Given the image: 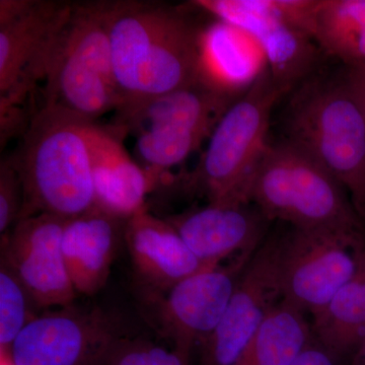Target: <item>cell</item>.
Listing matches in <instances>:
<instances>
[{"instance_id":"obj_1","label":"cell","mask_w":365,"mask_h":365,"mask_svg":"<svg viewBox=\"0 0 365 365\" xmlns=\"http://www.w3.org/2000/svg\"><path fill=\"white\" fill-rule=\"evenodd\" d=\"M104 4L120 107L206 78L204 32L182 7L134 0Z\"/></svg>"},{"instance_id":"obj_2","label":"cell","mask_w":365,"mask_h":365,"mask_svg":"<svg viewBox=\"0 0 365 365\" xmlns=\"http://www.w3.org/2000/svg\"><path fill=\"white\" fill-rule=\"evenodd\" d=\"M93 123L54 105L34 113L11 155L23 186L21 220L47 213L68 220L93 207Z\"/></svg>"},{"instance_id":"obj_3","label":"cell","mask_w":365,"mask_h":365,"mask_svg":"<svg viewBox=\"0 0 365 365\" xmlns=\"http://www.w3.org/2000/svg\"><path fill=\"white\" fill-rule=\"evenodd\" d=\"M250 201L270 220L341 235L365 245V223L340 182L316 158L284 138L269 143Z\"/></svg>"},{"instance_id":"obj_4","label":"cell","mask_w":365,"mask_h":365,"mask_svg":"<svg viewBox=\"0 0 365 365\" xmlns=\"http://www.w3.org/2000/svg\"><path fill=\"white\" fill-rule=\"evenodd\" d=\"M285 130L340 182L365 223V115L342 74L302 81L288 104Z\"/></svg>"},{"instance_id":"obj_5","label":"cell","mask_w":365,"mask_h":365,"mask_svg":"<svg viewBox=\"0 0 365 365\" xmlns=\"http://www.w3.org/2000/svg\"><path fill=\"white\" fill-rule=\"evenodd\" d=\"M282 95L266 66L220 118L200 162L180 182L184 191L208 202H251L252 182L270 143L271 114Z\"/></svg>"},{"instance_id":"obj_6","label":"cell","mask_w":365,"mask_h":365,"mask_svg":"<svg viewBox=\"0 0 365 365\" xmlns=\"http://www.w3.org/2000/svg\"><path fill=\"white\" fill-rule=\"evenodd\" d=\"M242 93L204 78L160 97L122 106L116 126L135 135L136 155L143 168L163 177L209 139Z\"/></svg>"},{"instance_id":"obj_7","label":"cell","mask_w":365,"mask_h":365,"mask_svg":"<svg viewBox=\"0 0 365 365\" xmlns=\"http://www.w3.org/2000/svg\"><path fill=\"white\" fill-rule=\"evenodd\" d=\"M44 104L95 122L122 100L113 72L104 1L72 4L45 76Z\"/></svg>"},{"instance_id":"obj_8","label":"cell","mask_w":365,"mask_h":365,"mask_svg":"<svg viewBox=\"0 0 365 365\" xmlns=\"http://www.w3.org/2000/svg\"><path fill=\"white\" fill-rule=\"evenodd\" d=\"M127 335L114 314L72 304L34 317L4 354L11 365H106Z\"/></svg>"},{"instance_id":"obj_9","label":"cell","mask_w":365,"mask_h":365,"mask_svg":"<svg viewBox=\"0 0 365 365\" xmlns=\"http://www.w3.org/2000/svg\"><path fill=\"white\" fill-rule=\"evenodd\" d=\"M71 6L44 0L0 1V107L23 106L44 81Z\"/></svg>"},{"instance_id":"obj_10","label":"cell","mask_w":365,"mask_h":365,"mask_svg":"<svg viewBox=\"0 0 365 365\" xmlns=\"http://www.w3.org/2000/svg\"><path fill=\"white\" fill-rule=\"evenodd\" d=\"M253 254L240 255L227 265L194 274L163 294L143 295L151 325L173 350L190 362L194 350L220 324Z\"/></svg>"},{"instance_id":"obj_11","label":"cell","mask_w":365,"mask_h":365,"mask_svg":"<svg viewBox=\"0 0 365 365\" xmlns=\"http://www.w3.org/2000/svg\"><path fill=\"white\" fill-rule=\"evenodd\" d=\"M364 248L341 235L292 227L283 234L281 302L318 314L352 279Z\"/></svg>"},{"instance_id":"obj_12","label":"cell","mask_w":365,"mask_h":365,"mask_svg":"<svg viewBox=\"0 0 365 365\" xmlns=\"http://www.w3.org/2000/svg\"><path fill=\"white\" fill-rule=\"evenodd\" d=\"M283 234L266 237L237 279L220 324L199 349L198 365H235L282 299Z\"/></svg>"},{"instance_id":"obj_13","label":"cell","mask_w":365,"mask_h":365,"mask_svg":"<svg viewBox=\"0 0 365 365\" xmlns=\"http://www.w3.org/2000/svg\"><path fill=\"white\" fill-rule=\"evenodd\" d=\"M191 4L253 38L283 95L314 74L318 45L280 13L275 0H196Z\"/></svg>"},{"instance_id":"obj_14","label":"cell","mask_w":365,"mask_h":365,"mask_svg":"<svg viewBox=\"0 0 365 365\" xmlns=\"http://www.w3.org/2000/svg\"><path fill=\"white\" fill-rule=\"evenodd\" d=\"M66 222L47 213L29 216L1 241V264L18 278L34 306H71L78 295L62 252Z\"/></svg>"},{"instance_id":"obj_15","label":"cell","mask_w":365,"mask_h":365,"mask_svg":"<svg viewBox=\"0 0 365 365\" xmlns=\"http://www.w3.org/2000/svg\"><path fill=\"white\" fill-rule=\"evenodd\" d=\"M165 220L210 267L222 265L230 257L255 253L271 222L252 202H208Z\"/></svg>"},{"instance_id":"obj_16","label":"cell","mask_w":365,"mask_h":365,"mask_svg":"<svg viewBox=\"0 0 365 365\" xmlns=\"http://www.w3.org/2000/svg\"><path fill=\"white\" fill-rule=\"evenodd\" d=\"M124 244L143 295L163 294L180 281L213 268L197 258L165 218L150 215L146 208L126 220Z\"/></svg>"},{"instance_id":"obj_17","label":"cell","mask_w":365,"mask_h":365,"mask_svg":"<svg viewBox=\"0 0 365 365\" xmlns=\"http://www.w3.org/2000/svg\"><path fill=\"white\" fill-rule=\"evenodd\" d=\"M120 127L93 122L90 140L93 160V206L108 215L128 220L145 209V199L162 178L134 162L123 145Z\"/></svg>"},{"instance_id":"obj_18","label":"cell","mask_w":365,"mask_h":365,"mask_svg":"<svg viewBox=\"0 0 365 365\" xmlns=\"http://www.w3.org/2000/svg\"><path fill=\"white\" fill-rule=\"evenodd\" d=\"M126 220L97 207L67 220L62 252L76 294L91 297L107 284Z\"/></svg>"},{"instance_id":"obj_19","label":"cell","mask_w":365,"mask_h":365,"mask_svg":"<svg viewBox=\"0 0 365 365\" xmlns=\"http://www.w3.org/2000/svg\"><path fill=\"white\" fill-rule=\"evenodd\" d=\"M313 318L314 339L339 360L351 357L365 339V248L352 279Z\"/></svg>"},{"instance_id":"obj_20","label":"cell","mask_w":365,"mask_h":365,"mask_svg":"<svg viewBox=\"0 0 365 365\" xmlns=\"http://www.w3.org/2000/svg\"><path fill=\"white\" fill-rule=\"evenodd\" d=\"M314 339L313 327L304 313L280 302L235 365H292Z\"/></svg>"},{"instance_id":"obj_21","label":"cell","mask_w":365,"mask_h":365,"mask_svg":"<svg viewBox=\"0 0 365 365\" xmlns=\"http://www.w3.org/2000/svg\"><path fill=\"white\" fill-rule=\"evenodd\" d=\"M309 33L345 66L365 63V0H318Z\"/></svg>"},{"instance_id":"obj_22","label":"cell","mask_w":365,"mask_h":365,"mask_svg":"<svg viewBox=\"0 0 365 365\" xmlns=\"http://www.w3.org/2000/svg\"><path fill=\"white\" fill-rule=\"evenodd\" d=\"M33 304L28 292L18 278L6 266H0V347L1 353L9 351L29 322V304Z\"/></svg>"},{"instance_id":"obj_23","label":"cell","mask_w":365,"mask_h":365,"mask_svg":"<svg viewBox=\"0 0 365 365\" xmlns=\"http://www.w3.org/2000/svg\"><path fill=\"white\" fill-rule=\"evenodd\" d=\"M106 365H191L172 348L127 335L115 343Z\"/></svg>"},{"instance_id":"obj_24","label":"cell","mask_w":365,"mask_h":365,"mask_svg":"<svg viewBox=\"0 0 365 365\" xmlns=\"http://www.w3.org/2000/svg\"><path fill=\"white\" fill-rule=\"evenodd\" d=\"M23 186L18 170L11 157L0 163V235L6 239L21 220L23 210Z\"/></svg>"},{"instance_id":"obj_25","label":"cell","mask_w":365,"mask_h":365,"mask_svg":"<svg viewBox=\"0 0 365 365\" xmlns=\"http://www.w3.org/2000/svg\"><path fill=\"white\" fill-rule=\"evenodd\" d=\"M292 365H339V359L314 339Z\"/></svg>"},{"instance_id":"obj_26","label":"cell","mask_w":365,"mask_h":365,"mask_svg":"<svg viewBox=\"0 0 365 365\" xmlns=\"http://www.w3.org/2000/svg\"><path fill=\"white\" fill-rule=\"evenodd\" d=\"M345 67L343 78L365 115V63Z\"/></svg>"},{"instance_id":"obj_27","label":"cell","mask_w":365,"mask_h":365,"mask_svg":"<svg viewBox=\"0 0 365 365\" xmlns=\"http://www.w3.org/2000/svg\"><path fill=\"white\" fill-rule=\"evenodd\" d=\"M350 359H351L350 365H365V339L362 341L361 344L357 347Z\"/></svg>"}]
</instances>
